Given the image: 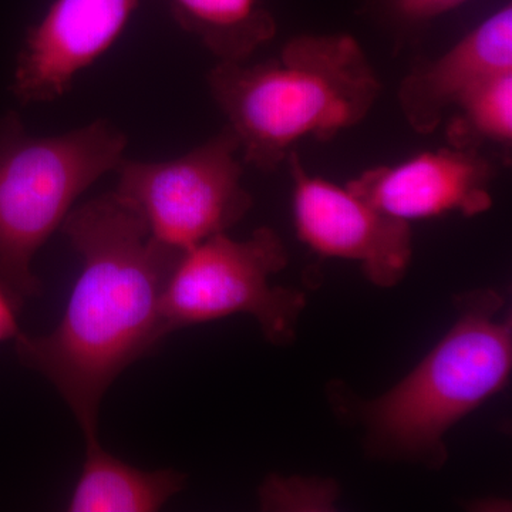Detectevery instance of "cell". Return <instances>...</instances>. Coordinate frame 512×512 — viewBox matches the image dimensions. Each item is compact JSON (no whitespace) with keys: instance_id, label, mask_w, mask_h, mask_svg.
Returning <instances> with one entry per match:
<instances>
[{"instance_id":"1","label":"cell","mask_w":512,"mask_h":512,"mask_svg":"<svg viewBox=\"0 0 512 512\" xmlns=\"http://www.w3.org/2000/svg\"><path fill=\"white\" fill-rule=\"evenodd\" d=\"M60 228L82 272L57 328L22 333L15 350L22 365L56 387L89 439L111 383L165 338L161 301L184 251L158 241L116 192L74 208Z\"/></svg>"},{"instance_id":"2","label":"cell","mask_w":512,"mask_h":512,"mask_svg":"<svg viewBox=\"0 0 512 512\" xmlns=\"http://www.w3.org/2000/svg\"><path fill=\"white\" fill-rule=\"evenodd\" d=\"M207 82L245 163L265 173L299 141H330L362 123L382 89L348 33L292 37L262 63L218 62Z\"/></svg>"},{"instance_id":"3","label":"cell","mask_w":512,"mask_h":512,"mask_svg":"<svg viewBox=\"0 0 512 512\" xmlns=\"http://www.w3.org/2000/svg\"><path fill=\"white\" fill-rule=\"evenodd\" d=\"M456 325L406 379L360 404L372 453L437 470L446 463L444 436L500 392L512 365V323L491 289L460 296Z\"/></svg>"},{"instance_id":"4","label":"cell","mask_w":512,"mask_h":512,"mask_svg":"<svg viewBox=\"0 0 512 512\" xmlns=\"http://www.w3.org/2000/svg\"><path fill=\"white\" fill-rule=\"evenodd\" d=\"M127 138L99 119L59 136H30L19 114L0 117V279L20 298L42 292L33 258L74 202L124 160Z\"/></svg>"},{"instance_id":"5","label":"cell","mask_w":512,"mask_h":512,"mask_svg":"<svg viewBox=\"0 0 512 512\" xmlns=\"http://www.w3.org/2000/svg\"><path fill=\"white\" fill-rule=\"evenodd\" d=\"M288 264L284 242L262 227L244 241L214 235L183 252L165 286V336L187 326L251 315L269 342L291 345L306 299L296 289L271 285Z\"/></svg>"},{"instance_id":"6","label":"cell","mask_w":512,"mask_h":512,"mask_svg":"<svg viewBox=\"0 0 512 512\" xmlns=\"http://www.w3.org/2000/svg\"><path fill=\"white\" fill-rule=\"evenodd\" d=\"M238 154L237 137L227 126L174 160L121 161L114 192L140 212L158 241L187 251L225 234L251 210Z\"/></svg>"},{"instance_id":"7","label":"cell","mask_w":512,"mask_h":512,"mask_svg":"<svg viewBox=\"0 0 512 512\" xmlns=\"http://www.w3.org/2000/svg\"><path fill=\"white\" fill-rule=\"evenodd\" d=\"M293 217L303 244L326 258L362 265L379 288H392L406 275L412 259L409 222L376 210L348 188L308 173L295 150L289 153Z\"/></svg>"},{"instance_id":"8","label":"cell","mask_w":512,"mask_h":512,"mask_svg":"<svg viewBox=\"0 0 512 512\" xmlns=\"http://www.w3.org/2000/svg\"><path fill=\"white\" fill-rule=\"evenodd\" d=\"M140 0H55L28 30L13 73L22 104L62 97L74 77L119 39Z\"/></svg>"},{"instance_id":"9","label":"cell","mask_w":512,"mask_h":512,"mask_svg":"<svg viewBox=\"0 0 512 512\" xmlns=\"http://www.w3.org/2000/svg\"><path fill=\"white\" fill-rule=\"evenodd\" d=\"M494 175L493 163L481 151L447 146L370 168L346 188L376 210L407 222L448 212L474 217L493 207Z\"/></svg>"},{"instance_id":"10","label":"cell","mask_w":512,"mask_h":512,"mask_svg":"<svg viewBox=\"0 0 512 512\" xmlns=\"http://www.w3.org/2000/svg\"><path fill=\"white\" fill-rule=\"evenodd\" d=\"M512 72V8L505 5L437 59L404 77L399 104L416 133L437 130L447 111L478 83Z\"/></svg>"},{"instance_id":"11","label":"cell","mask_w":512,"mask_h":512,"mask_svg":"<svg viewBox=\"0 0 512 512\" xmlns=\"http://www.w3.org/2000/svg\"><path fill=\"white\" fill-rule=\"evenodd\" d=\"M82 474L67 504L70 512H154L185 485L174 470L144 471L104 450L99 436L84 439Z\"/></svg>"},{"instance_id":"12","label":"cell","mask_w":512,"mask_h":512,"mask_svg":"<svg viewBox=\"0 0 512 512\" xmlns=\"http://www.w3.org/2000/svg\"><path fill=\"white\" fill-rule=\"evenodd\" d=\"M175 22L220 62H245L276 35L261 0H167Z\"/></svg>"},{"instance_id":"13","label":"cell","mask_w":512,"mask_h":512,"mask_svg":"<svg viewBox=\"0 0 512 512\" xmlns=\"http://www.w3.org/2000/svg\"><path fill=\"white\" fill-rule=\"evenodd\" d=\"M448 121V146L481 151L495 144L510 153L512 143V72L488 77L474 86Z\"/></svg>"},{"instance_id":"14","label":"cell","mask_w":512,"mask_h":512,"mask_svg":"<svg viewBox=\"0 0 512 512\" xmlns=\"http://www.w3.org/2000/svg\"><path fill=\"white\" fill-rule=\"evenodd\" d=\"M340 497L338 483L328 478L269 476L259 488L264 511H335Z\"/></svg>"},{"instance_id":"15","label":"cell","mask_w":512,"mask_h":512,"mask_svg":"<svg viewBox=\"0 0 512 512\" xmlns=\"http://www.w3.org/2000/svg\"><path fill=\"white\" fill-rule=\"evenodd\" d=\"M470 0H382L386 15L402 26H420L440 18Z\"/></svg>"},{"instance_id":"16","label":"cell","mask_w":512,"mask_h":512,"mask_svg":"<svg viewBox=\"0 0 512 512\" xmlns=\"http://www.w3.org/2000/svg\"><path fill=\"white\" fill-rule=\"evenodd\" d=\"M22 301L23 299L0 279V343L16 340L22 335L19 326V309Z\"/></svg>"}]
</instances>
